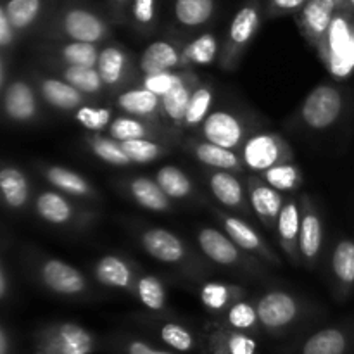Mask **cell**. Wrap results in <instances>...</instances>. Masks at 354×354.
<instances>
[{"instance_id": "6da1fadb", "label": "cell", "mask_w": 354, "mask_h": 354, "mask_svg": "<svg viewBox=\"0 0 354 354\" xmlns=\"http://www.w3.org/2000/svg\"><path fill=\"white\" fill-rule=\"evenodd\" d=\"M138 248L154 261L175 270L190 282H204L214 272L213 263L204 258L199 248L190 245L185 239L169 228L158 225H131Z\"/></svg>"}, {"instance_id": "7a4b0ae2", "label": "cell", "mask_w": 354, "mask_h": 354, "mask_svg": "<svg viewBox=\"0 0 354 354\" xmlns=\"http://www.w3.org/2000/svg\"><path fill=\"white\" fill-rule=\"evenodd\" d=\"M21 268L35 286L50 296L66 301H90L99 296L93 280L86 273L35 245L21 249Z\"/></svg>"}, {"instance_id": "3957f363", "label": "cell", "mask_w": 354, "mask_h": 354, "mask_svg": "<svg viewBox=\"0 0 354 354\" xmlns=\"http://www.w3.org/2000/svg\"><path fill=\"white\" fill-rule=\"evenodd\" d=\"M261 322L263 334L272 339L297 337L310 330L322 311L313 301L286 287H272L252 297Z\"/></svg>"}, {"instance_id": "277c9868", "label": "cell", "mask_w": 354, "mask_h": 354, "mask_svg": "<svg viewBox=\"0 0 354 354\" xmlns=\"http://www.w3.org/2000/svg\"><path fill=\"white\" fill-rule=\"evenodd\" d=\"M37 37L38 40L78 41L102 47L113 37V23L88 3L62 0L54 7Z\"/></svg>"}, {"instance_id": "5b68a950", "label": "cell", "mask_w": 354, "mask_h": 354, "mask_svg": "<svg viewBox=\"0 0 354 354\" xmlns=\"http://www.w3.org/2000/svg\"><path fill=\"white\" fill-rule=\"evenodd\" d=\"M41 223L62 232H86L97 225L100 211L95 204L82 203L50 187L37 189L31 206Z\"/></svg>"}, {"instance_id": "8992f818", "label": "cell", "mask_w": 354, "mask_h": 354, "mask_svg": "<svg viewBox=\"0 0 354 354\" xmlns=\"http://www.w3.org/2000/svg\"><path fill=\"white\" fill-rule=\"evenodd\" d=\"M346 113V93L337 83L322 82L310 90L297 107L290 127L308 133H324L334 128Z\"/></svg>"}, {"instance_id": "52a82bcc", "label": "cell", "mask_w": 354, "mask_h": 354, "mask_svg": "<svg viewBox=\"0 0 354 354\" xmlns=\"http://www.w3.org/2000/svg\"><path fill=\"white\" fill-rule=\"evenodd\" d=\"M196 241L204 258L209 259L213 265L254 279L268 275V265L239 248L221 228L199 227L196 232Z\"/></svg>"}, {"instance_id": "ba28073f", "label": "cell", "mask_w": 354, "mask_h": 354, "mask_svg": "<svg viewBox=\"0 0 354 354\" xmlns=\"http://www.w3.org/2000/svg\"><path fill=\"white\" fill-rule=\"evenodd\" d=\"M104 337L76 322H48L33 334V354H95Z\"/></svg>"}, {"instance_id": "9c48e42d", "label": "cell", "mask_w": 354, "mask_h": 354, "mask_svg": "<svg viewBox=\"0 0 354 354\" xmlns=\"http://www.w3.org/2000/svg\"><path fill=\"white\" fill-rule=\"evenodd\" d=\"M265 19V3L263 0H245L232 17L221 41L218 66L223 71L232 73L241 66L245 52L254 41L259 28Z\"/></svg>"}, {"instance_id": "30bf717a", "label": "cell", "mask_w": 354, "mask_h": 354, "mask_svg": "<svg viewBox=\"0 0 354 354\" xmlns=\"http://www.w3.org/2000/svg\"><path fill=\"white\" fill-rule=\"evenodd\" d=\"M259 130H263L259 120L248 111L216 107L196 131V137L241 154L249 137Z\"/></svg>"}, {"instance_id": "8fae6325", "label": "cell", "mask_w": 354, "mask_h": 354, "mask_svg": "<svg viewBox=\"0 0 354 354\" xmlns=\"http://www.w3.org/2000/svg\"><path fill=\"white\" fill-rule=\"evenodd\" d=\"M2 116L12 127H30L40 121L44 114V100L30 75H17L10 78L2 90Z\"/></svg>"}, {"instance_id": "7c38bea8", "label": "cell", "mask_w": 354, "mask_h": 354, "mask_svg": "<svg viewBox=\"0 0 354 354\" xmlns=\"http://www.w3.org/2000/svg\"><path fill=\"white\" fill-rule=\"evenodd\" d=\"M318 55L334 75H348L354 69V17L348 9H339Z\"/></svg>"}, {"instance_id": "4fadbf2b", "label": "cell", "mask_w": 354, "mask_h": 354, "mask_svg": "<svg viewBox=\"0 0 354 354\" xmlns=\"http://www.w3.org/2000/svg\"><path fill=\"white\" fill-rule=\"evenodd\" d=\"M354 325L349 322L306 330L292 339L280 354H353Z\"/></svg>"}, {"instance_id": "5bb4252c", "label": "cell", "mask_w": 354, "mask_h": 354, "mask_svg": "<svg viewBox=\"0 0 354 354\" xmlns=\"http://www.w3.org/2000/svg\"><path fill=\"white\" fill-rule=\"evenodd\" d=\"M245 169L252 175H263L270 168L294 162V149L286 137L277 131L259 130L249 137L241 151Z\"/></svg>"}, {"instance_id": "9a60e30c", "label": "cell", "mask_w": 354, "mask_h": 354, "mask_svg": "<svg viewBox=\"0 0 354 354\" xmlns=\"http://www.w3.org/2000/svg\"><path fill=\"white\" fill-rule=\"evenodd\" d=\"M207 209L213 213L214 220L218 221V225L221 227V230L235 242L241 249H244L245 252H249L254 258L261 259L266 265L270 266H282L280 261V256L272 245L266 242V239L256 230L251 225V221L245 220V218L237 216L234 213H228V211L221 209L216 204L209 203L207 204Z\"/></svg>"}, {"instance_id": "2e32d148", "label": "cell", "mask_w": 354, "mask_h": 354, "mask_svg": "<svg viewBox=\"0 0 354 354\" xmlns=\"http://www.w3.org/2000/svg\"><path fill=\"white\" fill-rule=\"evenodd\" d=\"M97 71L104 83L106 93L116 97L123 90L137 85L140 73H138V59L133 57L127 47L114 41H107L100 47Z\"/></svg>"}, {"instance_id": "e0dca14e", "label": "cell", "mask_w": 354, "mask_h": 354, "mask_svg": "<svg viewBox=\"0 0 354 354\" xmlns=\"http://www.w3.org/2000/svg\"><path fill=\"white\" fill-rule=\"evenodd\" d=\"M299 251L304 268L315 270L322 265L325 251V223L320 206L310 194H301Z\"/></svg>"}, {"instance_id": "ac0fdd59", "label": "cell", "mask_w": 354, "mask_h": 354, "mask_svg": "<svg viewBox=\"0 0 354 354\" xmlns=\"http://www.w3.org/2000/svg\"><path fill=\"white\" fill-rule=\"evenodd\" d=\"M203 178L216 206L245 220L254 216L249 204L244 176L232 171H220V169H204Z\"/></svg>"}, {"instance_id": "d6986e66", "label": "cell", "mask_w": 354, "mask_h": 354, "mask_svg": "<svg viewBox=\"0 0 354 354\" xmlns=\"http://www.w3.org/2000/svg\"><path fill=\"white\" fill-rule=\"evenodd\" d=\"M33 168L50 189L82 203L95 204V206L97 203H102V192L85 175L75 169L48 161H37Z\"/></svg>"}, {"instance_id": "ffe728a7", "label": "cell", "mask_w": 354, "mask_h": 354, "mask_svg": "<svg viewBox=\"0 0 354 354\" xmlns=\"http://www.w3.org/2000/svg\"><path fill=\"white\" fill-rule=\"evenodd\" d=\"M133 320L154 332L165 348L187 354L201 351V335L171 315H135Z\"/></svg>"}, {"instance_id": "44dd1931", "label": "cell", "mask_w": 354, "mask_h": 354, "mask_svg": "<svg viewBox=\"0 0 354 354\" xmlns=\"http://www.w3.org/2000/svg\"><path fill=\"white\" fill-rule=\"evenodd\" d=\"M28 75L37 86L45 106L52 107L57 113L75 114L80 107L90 102L88 97L45 69H30Z\"/></svg>"}, {"instance_id": "7402d4cb", "label": "cell", "mask_w": 354, "mask_h": 354, "mask_svg": "<svg viewBox=\"0 0 354 354\" xmlns=\"http://www.w3.org/2000/svg\"><path fill=\"white\" fill-rule=\"evenodd\" d=\"M37 55L44 66H85L97 68L100 55V45L78 44V41L38 40L35 45Z\"/></svg>"}, {"instance_id": "603a6c76", "label": "cell", "mask_w": 354, "mask_h": 354, "mask_svg": "<svg viewBox=\"0 0 354 354\" xmlns=\"http://www.w3.org/2000/svg\"><path fill=\"white\" fill-rule=\"evenodd\" d=\"M140 265L123 254H106L95 259L92 265V279L97 286L106 289L133 294Z\"/></svg>"}, {"instance_id": "cb8c5ba5", "label": "cell", "mask_w": 354, "mask_h": 354, "mask_svg": "<svg viewBox=\"0 0 354 354\" xmlns=\"http://www.w3.org/2000/svg\"><path fill=\"white\" fill-rule=\"evenodd\" d=\"M201 335V354H256L258 339L254 335L237 332L221 325L220 322H211Z\"/></svg>"}, {"instance_id": "d4e9b609", "label": "cell", "mask_w": 354, "mask_h": 354, "mask_svg": "<svg viewBox=\"0 0 354 354\" xmlns=\"http://www.w3.org/2000/svg\"><path fill=\"white\" fill-rule=\"evenodd\" d=\"M185 41L187 40L180 37H162L151 41L138 57V73H140V76L156 75V73L182 71Z\"/></svg>"}, {"instance_id": "484cf974", "label": "cell", "mask_w": 354, "mask_h": 354, "mask_svg": "<svg viewBox=\"0 0 354 354\" xmlns=\"http://www.w3.org/2000/svg\"><path fill=\"white\" fill-rule=\"evenodd\" d=\"M328 283L337 303H344L354 292V239L341 237L328 258Z\"/></svg>"}, {"instance_id": "4316f807", "label": "cell", "mask_w": 354, "mask_h": 354, "mask_svg": "<svg viewBox=\"0 0 354 354\" xmlns=\"http://www.w3.org/2000/svg\"><path fill=\"white\" fill-rule=\"evenodd\" d=\"M116 187L123 196L142 209L152 211V213H173L175 203L162 192L156 178L144 175L121 176L116 180Z\"/></svg>"}, {"instance_id": "83f0119b", "label": "cell", "mask_w": 354, "mask_h": 354, "mask_svg": "<svg viewBox=\"0 0 354 354\" xmlns=\"http://www.w3.org/2000/svg\"><path fill=\"white\" fill-rule=\"evenodd\" d=\"M244 182L245 187H248L252 214L258 218L263 227L268 228L270 232H275L287 197L282 192L273 189V187H270L258 175H245Z\"/></svg>"}, {"instance_id": "f1b7e54d", "label": "cell", "mask_w": 354, "mask_h": 354, "mask_svg": "<svg viewBox=\"0 0 354 354\" xmlns=\"http://www.w3.org/2000/svg\"><path fill=\"white\" fill-rule=\"evenodd\" d=\"M55 6V0H0V9L7 14L21 38L38 35Z\"/></svg>"}, {"instance_id": "f546056e", "label": "cell", "mask_w": 354, "mask_h": 354, "mask_svg": "<svg viewBox=\"0 0 354 354\" xmlns=\"http://www.w3.org/2000/svg\"><path fill=\"white\" fill-rule=\"evenodd\" d=\"M35 192L33 183L28 178L26 171L14 162H3L0 168V197L9 213H24L33 206Z\"/></svg>"}, {"instance_id": "4dcf8cb0", "label": "cell", "mask_w": 354, "mask_h": 354, "mask_svg": "<svg viewBox=\"0 0 354 354\" xmlns=\"http://www.w3.org/2000/svg\"><path fill=\"white\" fill-rule=\"evenodd\" d=\"M339 7L332 0H310L299 12L294 16L297 28L304 40L318 50L327 37L330 24L337 14Z\"/></svg>"}, {"instance_id": "1f68e13d", "label": "cell", "mask_w": 354, "mask_h": 354, "mask_svg": "<svg viewBox=\"0 0 354 354\" xmlns=\"http://www.w3.org/2000/svg\"><path fill=\"white\" fill-rule=\"evenodd\" d=\"M183 149L206 169H220V171H232L242 175L245 171L244 161L241 154L230 149L220 147L216 144L203 140L199 137H189L183 140Z\"/></svg>"}, {"instance_id": "d6a6232c", "label": "cell", "mask_w": 354, "mask_h": 354, "mask_svg": "<svg viewBox=\"0 0 354 354\" xmlns=\"http://www.w3.org/2000/svg\"><path fill=\"white\" fill-rule=\"evenodd\" d=\"M107 135L113 137L118 142H130V140H159L166 142V144H178L180 138L173 133L169 128L162 127V124L149 123V121L138 120V118L127 116L121 114L116 116L107 128Z\"/></svg>"}, {"instance_id": "836d02e7", "label": "cell", "mask_w": 354, "mask_h": 354, "mask_svg": "<svg viewBox=\"0 0 354 354\" xmlns=\"http://www.w3.org/2000/svg\"><path fill=\"white\" fill-rule=\"evenodd\" d=\"M277 241L282 249L283 256L292 266H303L299 251V234H301V203L299 197L289 196L283 204L282 214L277 223Z\"/></svg>"}, {"instance_id": "e575fe53", "label": "cell", "mask_w": 354, "mask_h": 354, "mask_svg": "<svg viewBox=\"0 0 354 354\" xmlns=\"http://www.w3.org/2000/svg\"><path fill=\"white\" fill-rule=\"evenodd\" d=\"M203 82L199 75L194 69H189L187 78L176 86L175 90L168 93V95L161 97L162 99V123L166 128L173 131L176 137H182L183 133V120H185L187 109H189L190 99H192L194 92Z\"/></svg>"}, {"instance_id": "d590c367", "label": "cell", "mask_w": 354, "mask_h": 354, "mask_svg": "<svg viewBox=\"0 0 354 354\" xmlns=\"http://www.w3.org/2000/svg\"><path fill=\"white\" fill-rule=\"evenodd\" d=\"M116 107L127 116L138 118L154 124H162V99L151 90L133 85L114 97Z\"/></svg>"}, {"instance_id": "8d00e7d4", "label": "cell", "mask_w": 354, "mask_h": 354, "mask_svg": "<svg viewBox=\"0 0 354 354\" xmlns=\"http://www.w3.org/2000/svg\"><path fill=\"white\" fill-rule=\"evenodd\" d=\"M218 9V0H173V23L185 33H196L213 23Z\"/></svg>"}, {"instance_id": "74e56055", "label": "cell", "mask_w": 354, "mask_h": 354, "mask_svg": "<svg viewBox=\"0 0 354 354\" xmlns=\"http://www.w3.org/2000/svg\"><path fill=\"white\" fill-rule=\"evenodd\" d=\"M201 304L207 313L220 318L234 304L248 299V289L241 283L221 282V280H204L199 286Z\"/></svg>"}, {"instance_id": "f35d334b", "label": "cell", "mask_w": 354, "mask_h": 354, "mask_svg": "<svg viewBox=\"0 0 354 354\" xmlns=\"http://www.w3.org/2000/svg\"><path fill=\"white\" fill-rule=\"evenodd\" d=\"M156 182L173 203H204L209 204L194 180L175 165H165L156 171Z\"/></svg>"}, {"instance_id": "ab89813d", "label": "cell", "mask_w": 354, "mask_h": 354, "mask_svg": "<svg viewBox=\"0 0 354 354\" xmlns=\"http://www.w3.org/2000/svg\"><path fill=\"white\" fill-rule=\"evenodd\" d=\"M131 297L138 301L149 313L152 315H171L168 304V290L165 282L154 273L145 272L140 266L137 282H135Z\"/></svg>"}, {"instance_id": "60d3db41", "label": "cell", "mask_w": 354, "mask_h": 354, "mask_svg": "<svg viewBox=\"0 0 354 354\" xmlns=\"http://www.w3.org/2000/svg\"><path fill=\"white\" fill-rule=\"evenodd\" d=\"M45 71L59 76L66 83L82 92L83 95L88 97L90 100H95L106 93L104 83L100 80L97 68H85V66H59L50 64L45 66Z\"/></svg>"}, {"instance_id": "b9f144b4", "label": "cell", "mask_w": 354, "mask_h": 354, "mask_svg": "<svg viewBox=\"0 0 354 354\" xmlns=\"http://www.w3.org/2000/svg\"><path fill=\"white\" fill-rule=\"evenodd\" d=\"M221 45L216 33L213 31H201L194 38L185 41L183 47V69H194L199 66H209L220 57Z\"/></svg>"}, {"instance_id": "7bdbcfd3", "label": "cell", "mask_w": 354, "mask_h": 354, "mask_svg": "<svg viewBox=\"0 0 354 354\" xmlns=\"http://www.w3.org/2000/svg\"><path fill=\"white\" fill-rule=\"evenodd\" d=\"M83 144H85L86 151L99 161L106 162L109 166H116V168H128L131 165L130 158L124 152L123 144L114 140L113 137L104 133H90L86 131L83 135Z\"/></svg>"}, {"instance_id": "ee69618b", "label": "cell", "mask_w": 354, "mask_h": 354, "mask_svg": "<svg viewBox=\"0 0 354 354\" xmlns=\"http://www.w3.org/2000/svg\"><path fill=\"white\" fill-rule=\"evenodd\" d=\"M104 351L111 354H180L168 348L156 346L140 335L114 332L104 337Z\"/></svg>"}, {"instance_id": "f6af8a7d", "label": "cell", "mask_w": 354, "mask_h": 354, "mask_svg": "<svg viewBox=\"0 0 354 354\" xmlns=\"http://www.w3.org/2000/svg\"><path fill=\"white\" fill-rule=\"evenodd\" d=\"M216 322L237 332L254 335V337L256 335H263L261 322H259L254 299H244L241 303L234 304L230 310L225 311L220 318H216Z\"/></svg>"}, {"instance_id": "bcb514c9", "label": "cell", "mask_w": 354, "mask_h": 354, "mask_svg": "<svg viewBox=\"0 0 354 354\" xmlns=\"http://www.w3.org/2000/svg\"><path fill=\"white\" fill-rule=\"evenodd\" d=\"M216 90L211 80H203L190 99L189 109H187L185 120H183V131H194L196 133L213 111V102Z\"/></svg>"}, {"instance_id": "7dc6e473", "label": "cell", "mask_w": 354, "mask_h": 354, "mask_svg": "<svg viewBox=\"0 0 354 354\" xmlns=\"http://www.w3.org/2000/svg\"><path fill=\"white\" fill-rule=\"evenodd\" d=\"M128 26L138 37H152L159 26L158 0H133Z\"/></svg>"}, {"instance_id": "c3c4849f", "label": "cell", "mask_w": 354, "mask_h": 354, "mask_svg": "<svg viewBox=\"0 0 354 354\" xmlns=\"http://www.w3.org/2000/svg\"><path fill=\"white\" fill-rule=\"evenodd\" d=\"M258 176H261L275 190L282 194H289V196L297 192L304 182L303 171H301V168L296 162H286V165L275 166V168H270L268 171Z\"/></svg>"}, {"instance_id": "681fc988", "label": "cell", "mask_w": 354, "mask_h": 354, "mask_svg": "<svg viewBox=\"0 0 354 354\" xmlns=\"http://www.w3.org/2000/svg\"><path fill=\"white\" fill-rule=\"evenodd\" d=\"M123 144L124 152L130 158L131 165H149V162H154L158 159H161L162 156L169 154L171 152V144H166V142L159 140H130V142H121Z\"/></svg>"}, {"instance_id": "f907efd6", "label": "cell", "mask_w": 354, "mask_h": 354, "mask_svg": "<svg viewBox=\"0 0 354 354\" xmlns=\"http://www.w3.org/2000/svg\"><path fill=\"white\" fill-rule=\"evenodd\" d=\"M75 120L90 133H102L113 123V109L95 104H85L75 113Z\"/></svg>"}, {"instance_id": "816d5d0a", "label": "cell", "mask_w": 354, "mask_h": 354, "mask_svg": "<svg viewBox=\"0 0 354 354\" xmlns=\"http://www.w3.org/2000/svg\"><path fill=\"white\" fill-rule=\"evenodd\" d=\"M189 69H182V71H168V73H156V75L140 76L137 85L144 86V88L151 90L152 93L159 97L168 95L171 90H175L183 80L187 78Z\"/></svg>"}, {"instance_id": "f5cc1de1", "label": "cell", "mask_w": 354, "mask_h": 354, "mask_svg": "<svg viewBox=\"0 0 354 354\" xmlns=\"http://www.w3.org/2000/svg\"><path fill=\"white\" fill-rule=\"evenodd\" d=\"M310 0H266L265 2V19H277V17L296 16Z\"/></svg>"}, {"instance_id": "db71d44e", "label": "cell", "mask_w": 354, "mask_h": 354, "mask_svg": "<svg viewBox=\"0 0 354 354\" xmlns=\"http://www.w3.org/2000/svg\"><path fill=\"white\" fill-rule=\"evenodd\" d=\"M19 40L21 37L17 35V31L14 30L12 24H10L7 14L0 9V52H2V54L12 55L14 48H16Z\"/></svg>"}, {"instance_id": "11a10c76", "label": "cell", "mask_w": 354, "mask_h": 354, "mask_svg": "<svg viewBox=\"0 0 354 354\" xmlns=\"http://www.w3.org/2000/svg\"><path fill=\"white\" fill-rule=\"evenodd\" d=\"M131 2H133V0H107V9H109L111 23L128 24V19H130Z\"/></svg>"}, {"instance_id": "9f6ffc18", "label": "cell", "mask_w": 354, "mask_h": 354, "mask_svg": "<svg viewBox=\"0 0 354 354\" xmlns=\"http://www.w3.org/2000/svg\"><path fill=\"white\" fill-rule=\"evenodd\" d=\"M10 292H12V280H10V272L6 254H2V258H0V301L3 304L9 301Z\"/></svg>"}, {"instance_id": "6f0895ef", "label": "cell", "mask_w": 354, "mask_h": 354, "mask_svg": "<svg viewBox=\"0 0 354 354\" xmlns=\"http://www.w3.org/2000/svg\"><path fill=\"white\" fill-rule=\"evenodd\" d=\"M10 62H12V55L2 54L0 52V92L9 85L10 82Z\"/></svg>"}, {"instance_id": "680465c9", "label": "cell", "mask_w": 354, "mask_h": 354, "mask_svg": "<svg viewBox=\"0 0 354 354\" xmlns=\"http://www.w3.org/2000/svg\"><path fill=\"white\" fill-rule=\"evenodd\" d=\"M0 354H14V335L7 324L0 325Z\"/></svg>"}, {"instance_id": "91938a15", "label": "cell", "mask_w": 354, "mask_h": 354, "mask_svg": "<svg viewBox=\"0 0 354 354\" xmlns=\"http://www.w3.org/2000/svg\"><path fill=\"white\" fill-rule=\"evenodd\" d=\"M346 9H348L354 17V0H348V2H346Z\"/></svg>"}, {"instance_id": "94428289", "label": "cell", "mask_w": 354, "mask_h": 354, "mask_svg": "<svg viewBox=\"0 0 354 354\" xmlns=\"http://www.w3.org/2000/svg\"><path fill=\"white\" fill-rule=\"evenodd\" d=\"M332 2H335V6H337L339 9H346V2H348V0H332Z\"/></svg>"}]
</instances>
